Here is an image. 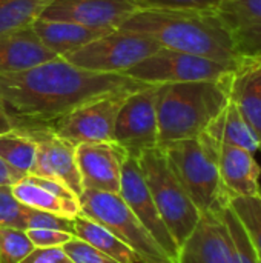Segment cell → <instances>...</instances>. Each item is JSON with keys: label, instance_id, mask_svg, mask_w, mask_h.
<instances>
[{"label": "cell", "instance_id": "8fae6325", "mask_svg": "<svg viewBox=\"0 0 261 263\" xmlns=\"http://www.w3.org/2000/svg\"><path fill=\"white\" fill-rule=\"evenodd\" d=\"M118 194L135 214V217L142 222L146 231L152 236L157 245L163 250L168 260L171 263H178L180 248L162 220L149 188L145 182L138 159L134 156H126L123 162Z\"/></svg>", "mask_w": 261, "mask_h": 263}, {"label": "cell", "instance_id": "8d00e7d4", "mask_svg": "<svg viewBox=\"0 0 261 263\" xmlns=\"http://www.w3.org/2000/svg\"><path fill=\"white\" fill-rule=\"evenodd\" d=\"M258 263H261V259H258Z\"/></svg>", "mask_w": 261, "mask_h": 263}, {"label": "cell", "instance_id": "cb8c5ba5", "mask_svg": "<svg viewBox=\"0 0 261 263\" xmlns=\"http://www.w3.org/2000/svg\"><path fill=\"white\" fill-rule=\"evenodd\" d=\"M0 157L9 166L28 176L34 171L37 145L26 133L15 128L9 133L0 134Z\"/></svg>", "mask_w": 261, "mask_h": 263}, {"label": "cell", "instance_id": "d590c367", "mask_svg": "<svg viewBox=\"0 0 261 263\" xmlns=\"http://www.w3.org/2000/svg\"><path fill=\"white\" fill-rule=\"evenodd\" d=\"M15 129V125L12 122V119L9 117V114L0 106V134H5V133H9Z\"/></svg>", "mask_w": 261, "mask_h": 263}, {"label": "cell", "instance_id": "484cf974", "mask_svg": "<svg viewBox=\"0 0 261 263\" xmlns=\"http://www.w3.org/2000/svg\"><path fill=\"white\" fill-rule=\"evenodd\" d=\"M226 203L240 220L258 259H261V194L228 196Z\"/></svg>", "mask_w": 261, "mask_h": 263}, {"label": "cell", "instance_id": "7c38bea8", "mask_svg": "<svg viewBox=\"0 0 261 263\" xmlns=\"http://www.w3.org/2000/svg\"><path fill=\"white\" fill-rule=\"evenodd\" d=\"M17 129L26 133L37 145L32 176L57 180L78 197L83 185L75 160V145L55 134L49 125H26Z\"/></svg>", "mask_w": 261, "mask_h": 263}, {"label": "cell", "instance_id": "ffe728a7", "mask_svg": "<svg viewBox=\"0 0 261 263\" xmlns=\"http://www.w3.org/2000/svg\"><path fill=\"white\" fill-rule=\"evenodd\" d=\"M31 28L40 42L58 57H65L66 54L80 49L92 40L111 32L106 29L88 28L68 20H49L43 17H38Z\"/></svg>", "mask_w": 261, "mask_h": 263}, {"label": "cell", "instance_id": "3957f363", "mask_svg": "<svg viewBox=\"0 0 261 263\" xmlns=\"http://www.w3.org/2000/svg\"><path fill=\"white\" fill-rule=\"evenodd\" d=\"M229 77L220 82L158 85V146L203 134L229 100Z\"/></svg>", "mask_w": 261, "mask_h": 263}, {"label": "cell", "instance_id": "9a60e30c", "mask_svg": "<svg viewBox=\"0 0 261 263\" xmlns=\"http://www.w3.org/2000/svg\"><path fill=\"white\" fill-rule=\"evenodd\" d=\"M215 12L240 57H261V0H222Z\"/></svg>", "mask_w": 261, "mask_h": 263}, {"label": "cell", "instance_id": "ba28073f", "mask_svg": "<svg viewBox=\"0 0 261 263\" xmlns=\"http://www.w3.org/2000/svg\"><path fill=\"white\" fill-rule=\"evenodd\" d=\"M238 62H218L195 54L160 48L157 52L128 69L125 76L146 85L220 82L232 74Z\"/></svg>", "mask_w": 261, "mask_h": 263}, {"label": "cell", "instance_id": "6da1fadb", "mask_svg": "<svg viewBox=\"0 0 261 263\" xmlns=\"http://www.w3.org/2000/svg\"><path fill=\"white\" fill-rule=\"evenodd\" d=\"M143 86L146 83L128 76L86 71L58 57L22 72L0 76V106L15 128L51 125L95 97L134 92Z\"/></svg>", "mask_w": 261, "mask_h": 263}, {"label": "cell", "instance_id": "9c48e42d", "mask_svg": "<svg viewBox=\"0 0 261 263\" xmlns=\"http://www.w3.org/2000/svg\"><path fill=\"white\" fill-rule=\"evenodd\" d=\"M128 94L131 92L95 97L58 117L49 126L55 134L75 146L82 143L114 142L115 120Z\"/></svg>", "mask_w": 261, "mask_h": 263}, {"label": "cell", "instance_id": "4fadbf2b", "mask_svg": "<svg viewBox=\"0 0 261 263\" xmlns=\"http://www.w3.org/2000/svg\"><path fill=\"white\" fill-rule=\"evenodd\" d=\"M138 9L131 0H54L42 17L68 20L94 29L114 31Z\"/></svg>", "mask_w": 261, "mask_h": 263}, {"label": "cell", "instance_id": "2e32d148", "mask_svg": "<svg viewBox=\"0 0 261 263\" xmlns=\"http://www.w3.org/2000/svg\"><path fill=\"white\" fill-rule=\"evenodd\" d=\"M218 211L202 216L180 250L178 263H232L229 234Z\"/></svg>", "mask_w": 261, "mask_h": 263}, {"label": "cell", "instance_id": "52a82bcc", "mask_svg": "<svg viewBox=\"0 0 261 263\" xmlns=\"http://www.w3.org/2000/svg\"><path fill=\"white\" fill-rule=\"evenodd\" d=\"M160 48L162 45L146 34L118 28L66 54L63 59L86 71L125 76L128 69Z\"/></svg>", "mask_w": 261, "mask_h": 263}, {"label": "cell", "instance_id": "f546056e", "mask_svg": "<svg viewBox=\"0 0 261 263\" xmlns=\"http://www.w3.org/2000/svg\"><path fill=\"white\" fill-rule=\"evenodd\" d=\"M26 230H55L74 234V220L52 213L28 208Z\"/></svg>", "mask_w": 261, "mask_h": 263}, {"label": "cell", "instance_id": "d6a6232c", "mask_svg": "<svg viewBox=\"0 0 261 263\" xmlns=\"http://www.w3.org/2000/svg\"><path fill=\"white\" fill-rule=\"evenodd\" d=\"M29 240L34 248H51V247H63L75 236L65 231L55 230H26Z\"/></svg>", "mask_w": 261, "mask_h": 263}, {"label": "cell", "instance_id": "7402d4cb", "mask_svg": "<svg viewBox=\"0 0 261 263\" xmlns=\"http://www.w3.org/2000/svg\"><path fill=\"white\" fill-rule=\"evenodd\" d=\"M205 133H208L220 143L245 148L254 154L260 151V142L255 133L249 128L238 108L231 100H228L226 106L211 122Z\"/></svg>", "mask_w": 261, "mask_h": 263}, {"label": "cell", "instance_id": "4dcf8cb0", "mask_svg": "<svg viewBox=\"0 0 261 263\" xmlns=\"http://www.w3.org/2000/svg\"><path fill=\"white\" fill-rule=\"evenodd\" d=\"M63 250L74 263H118L78 237H74L63 245Z\"/></svg>", "mask_w": 261, "mask_h": 263}, {"label": "cell", "instance_id": "1f68e13d", "mask_svg": "<svg viewBox=\"0 0 261 263\" xmlns=\"http://www.w3.org/2000/svg\"><path fill=\"white\" fill-rule=\"evenodd\" d=\"M140 9H200L215 11L222 0H131Z\"/></svg>", "mask_w": 261, "mask_h": 263}, {"label": "cell", "instance_id": "277c9868", "mask_svg": "<svg viewBox=\"0 0 261 263\" xmlns=\"http://www.w3.org/2000/svg\"><path fill=\"white\" fill-rule=\"evenodd\" d=\"M218 145V140L203 133L194 139L160 146L174 174L200 210L202 216L217 213L226 205V194L222 186L217 163Z\"/></svg>", "mask_w": 261, "mask_h": 263}, {"label": "cell", "instance_id": "8992f818", "mask_svg": "<svg viewBox=\"0 0 261 263\" xmlns=\"http://www.w3.org/2000/svg\"><path fill=\"white\" fill-rule=\"evenodd\" d=\"M78 202L82 213L126 243L135 253L138 263H171L120 194L83 190Z\"/></svg>", "mask_w": 261, "mask_h": 263}, {"label": "cell", "instance_id": "603a6c76", "mask_svg": "<svg viewBox=\"0 0 261 263\" xmlns=\"http://www.w3.org/2000/svg\"><path fill=\"white\" fill-rule=\"evenodd\" d=\"M74 236L88 242L118 263H138L135 253L102 223L80 213L74 219Z\"/></svg>", "mask_w": 261, "mask_h": 263}, {"label": "cell", "instance_id": "ac0fdd59", "mask_svg": "<svg viewBox=\"0 0 261 263\" xmlns=\"http://www.w3.org/2000/svg\"><path fill=\"white\" fill-rule=\"evenodd\" d=\"M217 163L226 197L261 194V168L254 157V153L245 148L220 143Z\"/></svg>", "mask_w": 261, "mask_h": 263}, {"label": "cell", "instance_id": "5bb4252c", "mask_svg": "<svg viewBox=\"0 0 261 263\" xmlns=\"http://www.w3.org/2000/svg\"><path fill=\"white\" fill-rule=\"evenodd\" d=\"M126 151L115 142L82 143L75 146V160L83 190L120 191L122 166Z\"/></svg>", "mask_w": 261, "mask_h": 263}, {"label": "cell", "instance_id": "e0dca14e", "mask_svg": "<svg viewBox=\"0 0 261 263\" xmlns=\"http://www.w3.org/2000/svg\"><path fill=\"white\" fill-rule=\"evenodd\" d=\"M228 92L255 133L261 149V57H242L229 77Z\"/></svg>", "mask_w": 261, "mask_h": 263}, {"label": "cell", "instance_id": "44dd1931", "mask_svg": "<svg viewBox=\"0 0 261 263\" xmlns=\"http://www.w3.org/2000/svg\"><path fill=\"white\" fill-rule=\"evenodd\" d=\"M11 188L17 200L28 208L52 213V214L72 219V220L82 213L78 200L58 196L57 193L35 182L34 177L29 174L25 176L20 182H17Z\"/></svg>", "mask_w": 261, "mask_h": 263}, {"label": "cell", "instance_id": "d6986e66", "mask_svg": "<svg viewBox=\"0 0 261 263\" xmlns=\"http://www.w3.org/2000/svg\"><path fill=\"white\" fill-rule=\"evenodd\" d=\"M54 59L58 55L40 42L31 26L0 34V76L22 72Z\"/></svg>", "mask_w": 261, "mask_h": 263}, {"label": "cell", "instance_id": "30bf717a", "mask_svg": "<svg viewBox=\"0 0 261 263\" xmlns=\"http://www.w3.org/2000/svg\"><path fill=\"white\" fill-rule=\"evenodd\" d=\"M158 85H146L126 96L114 126V142L128 156L138 157L143 151L158 146L157 122Z\"/></svg>", "mask_w": 261, "mask_h": 263}, {"label": "cell", "instance_id": "836d02e7", "mask_svg": "<svg viewBox=\"0 0 261 263\" xmlns=\"http://www.w3.org/2000/svg\"><path fill=\"white\" fill-rule=\"evenodd\" d=\"M20 263H74L65 253L63 247L34 248Z\"/></svg>", "mask_w": 261, "mask_h": 263}, {"label": "cell", "instance_id": "4316f807", "mask_svg": "<svg viewBox=\"0 0 261 263\" xmlns=\"http://www.w3.org/2000/svg\"><path fill=\"white\" fill-rule=\"evenodd\" d=\"M218 213L229 234L231 248H232V263H258V256L245 228L242 227L234 211L228 206V203Z\"/></svg>", "mask_w": 261, "mask_h": 263}, {"label": "cell", "instance_id": "7a4b0ae2", "mask_svg": "<svg viewBox=\"0 0 261 263\" xmlns=\"http://www.w3.org/2000/svg\"><path fill=\"white\" fill-rule=\"evenodd\" d=\"M120 28L146 34L157 40L162 48L218 62H238L242 59L215 11L138 9Z\"/></svg>", "mask_w": 261, "mask_h": 263}, {"label": "cell", "instance_id": "83f0119b", "mask_svg": "<svg viewBox=\"0 0 261 263\" xmlns=\"http://www.w3.org/2000/svg\"><path fill=\"white\" fill-rule=\"evenodd\" d=\"M32 250L25 230L0 228V263H20Z\"/></svg>", "mask_w": 261, "mask_h": 263}, {"label": "cell", "instance_id": "e575fe53", "mask_svg": "<svg viewBox=\"0 0 261 263\" xmlns=\"http://www.w3.org/2000/svg\"><path fill=\"white\" fill-rule=\"evenodd\" d=\"M25 177V174L18 173L12 166H9L2 157H0V186H12L17 182H20Z\"/></svg>", "mask_w": 261, "mask_h": 263}, {"label": "cell", "instance_id": "f1b7e54d", "mask_svg": "<svg viewBox=\"0 0 261 263\" xmlns=\"http://www.w3.org/2000/svg\"><path fill=\"white\" fill-rule=\"evenodd\" d=\"M28 206L20 203L11 186H0V228H15L26 231Z\"/></svg>", "mask_w": 261, "mask_h": 263}, {"label": "cell", "instance_id": "5b68a950", "mask_svg": "<svg viewBox=\"0 0 261 263\" xmlns=\"http://www.w3.org/2000/svg\"><path fill=\"white\" fill-rule=\"evenodd\" d=\"M137 159L158 214L182 250L197 228L202 213L174 174L160 146L143 151Z\"/></svg>", "mask_w": 261, "mask_h": 263}, {"label": "cell", "instance_id": "d4e9b609", "mask_svg": "<svg viewBox=\"0 0 261 263\" xmlns=\"http://www.w3.org/2000/svg\"><path fill=\"white\" fill-rule=\"evenodd\" d=\"M54 0H0V34L32 26Z\"/></svg>", "mask_w": 261, "mask_h": 263}]
</instances>
